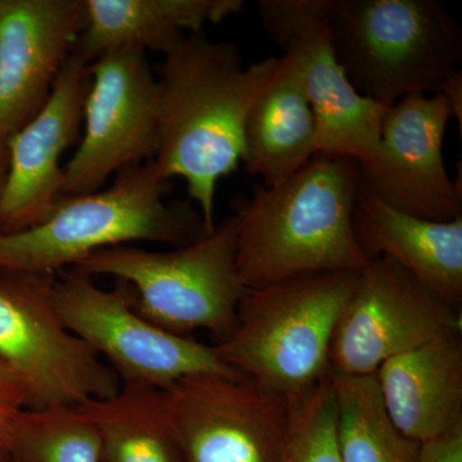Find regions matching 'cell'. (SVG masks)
<instances>
[{
    "mask_svg": "<svg viewBox=\"0 0 462 462\" xmlns=\"http://www.w3.org/2000/svg\"><path fill=\"white\" fill-rule=\"evenodd\" d=\"M281 57L245 66L238 45L185 35L157 69L161 178H181L207 229L214 231L217 182L238 169L249 111L281 67Z\"/></svg>",
    "mask_w": 462,
    "mask_h": 462,
    "instance_id": "cell-1",
    "label": "cell"
},
{
    "mask_svg": "<svg viewBox=\"0 0 462 462\" xmlns=\"http://www.w3.org/2000/svg\"><path fill=\"white\" fill-rule=\"evenodd\" d=\"M358 180L357 161L318 153L281 184L256 185L234 214L236 272L245 288L364 270L370 260L352 226Z\"/></svg>",
    "mask_w": 462,
    "mask_h": 462,
    "instance_id": "cell-2",
    "label": "cell"
},
{
    "mask_svg": "<svg viewBox=\"0 0 462 462\" xmlns=\"http://www.w3.org/2000/svg\"><path fill=\"white\" fill-rule=\"evenodd\" d=\"M171 188L152 161L98 191L60 197L42 223L0 233V273H58L100 249L134 242L178 248L211 234L189 200L167 202Z\"/></svg>",
    "mask_w": 462,
    "mask_h": 462,
    "instance_id": "cell-3",
    "label": "cell"
},
{
    "mask_svg": "<svg viewBox=\"0 0 462 462\" xmlns=\"http://www.w3.org/2000/svg\"><path fill=\"white\" fill-rule=\"evenodd\" d=\"M325 17L346 78L384 107L461 71L460 26L437 0H325Z\"/></svg>",
    "mask_w": 462,
    "mask_h": 462,
    "instance_id": "cell-4",
    "label": "cell"
},
{
    "mask_svg": "<svg viewBox=\"0 0 462 462\" xmlns=\"http://www.w3.org/2000/svg\"><path fill=\"white\" fill-rule=\"evenodd\" d=\"M358 273H310L245 289L229 338L215 345L227 366L287 400L330 374V346Z\"/></svg>",
    "mask_w": 462,
    "mask_h": 462,
    "instance_id": "cell-5",
    "label": "cell"
},
{
    "mask_svg": "<svg viewBox=\"0 0 462 462\" xmlns=\"http://www.w3.org/2000/svg\"><path fill=\"white\" fill-rule=\"evenodd\" d=\"M236 236L233 215L184 247L149 251L116 245L90 254L72 270L126 284L136 311L157 327L179 336L205 330L220 345L236 328L247 289L236 272Z\"/></svg>",
    "mask_w": 462,
    "mask_h": 462,
    "instance_id": "cell-6",
    "label": "cell"
},
{
    "mask_svg": "<svg viewBox=\"0 0 462 462\" xmlns=\"http://www.w3.org/2000/svg\"><path fill=\"white\" fill-rule=\"evenodd\" d=\"M51 300L67 329L107 360L121 384L165 391L197 374L242 375L221 360L215 346L162 329L139 314L124 282L103 289L84 273L60 272Z\"/></svg>",
    "mask_w": 462,
    "mask_h": 462,
    "instance_id": "cell-7",
    "label": "cell"
},
{
    "mask_svg": "<svg viewBox=\"0 0 462 462\" xmlns=\"http://www.w3.org/2000/svg\"><path fill=\"white\" fill-rule=\"evenodd\" d=\"M57 273H0V360L20 376L29 409L114 396L120 379L67 329L51 300Z\"/></svg>",
    "mask_w": 462,
    "mask_h": 462,
    "instance_id": "cell-8",
    "label": "cell"
},
{
    "mask_svg": "<svg viewBox=\"0 0 462 462\" xmlns=\"http://www.w3.org/2000/svg\"><path fill=\"white\" fill-rule=\"evenodd\" d=\"M83 136L63 166L60 197L103 189L111 176L152 162L158 149V83L144 51H108L89 65Z\"/></svg>",
    "mask_w": 462,
    "mask_h": 462,
    "instance_id": "cell-9",
    "label": "cell"
},
{
    "mask_svg": "<svg viewBox=\"0 0 462 462\" xmlns=\"http://www.w3.org/2000/svg\"><path fill=\"white\" fill-rule=\"evenodd\" d=\"M163 398L185 462H284L291 401L247 376H185Z\"/></svg>",
    "mask_w": 462,
    "mask_h": 462,
    "instance_id": "cell-10",
    "label": "cell"
},
{
    "mask_svg": "<svg viewBox=\"0 0 462 462\" xmlns=\"http://www.w3.org/2000/svg\"><path fill=\"white\" fill-rule=\"evenodd\" d=\"M461 331L460 311L392 258L376 257L358 273L337 325L330 373L373 376L389 358Z\"/></svg>",
    "mask_w": 462,
    "mask_h": 462,
    "instance_id": "cell-11",
    "label": "cell"
},
{
    "mask_svg": "<svg viewBox=\"0 0 462 462\" xmlns=\"http://www.w3.org/2000/svg\"><path fill=\"white\" fill-rule=\"evenodd\" d=\"M257 7L263 29L300 69L318 123L319 153L369 161L388 108L346 78L331 44L325 0H260Z\"/></svg>",
    "mask_w": 462,
    "mask_h": 462,
    "instance_id": "cell-12",
    "label": "cell"
},
{
    "mask_svg": "<svg viewBox=\"0 0 462 462\" xmlns=\"http://www.w3.org/2000/svg\"><path fill=\"white\" fill-rule=\"evenodd\" d=\"M451 118L440 93L407 97L385 112L375 154L360 170L387 205L437 223L462 217L461 180L449 178L443 157Z\"/></svg>",
    "mask_w": 462,
    "mask_h": 462,
    "instance_id": "cell-13",
    "label": "cell"
},
{
    "mask_svg": "<svg viewBox=\"0 0 462 462\" xmlns=\"http://www.w3.org/2000/svg\"><path fill=\"white\" fill-rule=\"evenodd\" d=\"M89 65L78 51H72L50 98L8 139L0 233L29 229L47 220L56 208L63 184L60 160L80 139Z\"/></svg>",
    "mask_w": 462,
    "mask_h": 462,
    "instance_id": "cell-14",
    "label": "cell"
},
{
    "mask_svg": "<svg viewBox=\"0 0 462 462\" xmlns=\"http://www.w3.org/2000/svg\"><path fill=\"white\" fill-rule=\"evenodd\" d=\"M87 23L85 0H0V147L50 98Z\"/></svg>",
    "mask_w": 462,
    "mask_h": 462,
    "instance_id": "cell-15",
    "label": "cell"
},
{
    "mask_svg": "<svg viewBox=\"0 0 462 462\" xmlns=\"http://www.w3.org/2000/svg\"><path fill=\"white\" fill-rule=\"evenodd\" d=\"M352 226L358 247L369 260L392 258L461 312L462 217L437 223L398 211L370 188L360 170Z\"/></svg>",
    "mask_w": 462,
    "mask_h": 462,
    "instance_id": "cell-16",
    "label": "cell"
},
{
    "mask_svg": "<svg viewBox=\"0 0 462 462\" xmlns=\"http://www.w3.org/2000/svg\"><path fill=\"white\" fill-rule=\"evenodd\" d=\"M374 378L385 412L404 437L424 445L462 430L461 334L389 358Z\"/></svg>",
    "mask_w": 462,
    "mask_h": 462,
    "instance_id": "cell-17",
    "label": "cell"
},
{
    "mask_svg": "<svg viewBox=\"0 0 462 462\" xmlns=\"http://www.w3.org/2000/svg\"><path fill=\"white\" fill-rule=\"evenodd\" d=\"M88 23L75 50L91 63L134 48L165 54L190 32L239 14L243 0H85Z\"/></svg>",
    "mask_w": 462,
    "mask_h": 462,
    "instance_id": "cell-18",
    "label": "cell"
},
{
    "mask_svg": "<svg viewBox=\"0 0 462 462\" xmlns=\"http://www.w3.org/2000/svg\"><path fill=\"white\" fill-rule=\"evenodd\" d=\"M281 67L249 111L242 162L264 187L281 184L319 153L314 111L293 58L282 54Z\"/></svg>",
    "mask_w": 462,
    "mask_h": 462,
    "instance_id": "cell-19",
    "label": "cell"
},
{
    "mask_svg": "<svg viewBox=\"0 0 462 462\" xmlns=\"http://www.w3.org/2000/svg\"><path fill=\"white\" fill-rule=\"evenodd\" d=\"M78 407L98 430L102 462H185L163 391L121 384L114 396Z\"/></svg>",
    "mask_w": 462,
    "mask_h": 462,
    "instance_id": "cell-20",
    "label": "cell"
},
{
    "mask_svg": "<svg viewBox=\"0 0 462 462\" xmlns=\"http://www.w3.org/2000/svg\"><path fill=\"white\" fill-rule=\"evenodd\" d=\"M342 462H420V443L391 421L373 376L330 373Z\"/></svg>",
    "mask_w": 462,
    "mask_h": 462,
    "instance_id": "cell-21",
    "label": "cell"
},
{
    "mask_svg": "<svg viewBox=\"0 0 462 462\" xmlns=\"http://www.w3.org/2000/svg\"><path fill=\"white\" fill-rule=\"evenodd\" d=\"M7 452L14 462H102L98 430L79 407L23 410Z\"/></svg>",
    "mask_w": 462,
    "mask_h": 462,
    "instance_id": "cell-22",
    "label": "cell"
},
{
    "mask_svg": "<svg viewBox=\"0 0 462 462\" xmlns=\"http://www.w3.org/2000/svg\"><path fill=\"white\" fill-rule=\"evenodd\" d=\"M284 462H342L337 434V402L330 375L291 401Z\"/></svg>",
    "mask_w": 462,
    "mask_h": 462,
    "instance_id": "cell-23",
    "label": "cell"
},
{
    "mask_svg": "<svg viewBox=\"0 0 462 462\" xmlns=\"http://www.w3.org/2000/svg\"><path fill=\"white\" fill-rule=\"evenodd\" d=\"M30 407L26 385L14 369L0 360V449L8 451L12 430L21 412Z\"/></svg>",
    "mask_w": 462,
    "mask_h": 462,
    "instance_id": "cell-24",
    "label": "cell"
},
{
    "mask_svg": "<svg viewBox=\"0 0 462 462\" xmlns=\"http://www.w3.org/2000/svg\"><path fill=\"white\" fill-rule=\"evenodd\" d=\"M420 462H462V430L421 445Z\"/></svg>",
    "mask_w": 462,
    "mask_h": 462,
    "instance_id": "cell-25",
    "label": "cell"
},
{
    "mask_svg": "<svg viewBox=\"0 0 462 462\" xmlns=\"http://www.w3.org/2000/svg\"><path fill=\"white\" fill-rule=\"evenodd\" d=\"M439 93L445 97L447 102H448L449 108H451L452 117H456L460 124V130L462 127V75L461 71L452 76L451 79L443 84L440 88Z\"/></svg>",
    "mask_w": 462,
    "mask_h": 462,
    "instance_id": "cell-26",
    "label": "cell"
},
{
    "mask_svg": "<svg viewBox=\"0 0 462 462\" xmlns=\"http://www.w3.org/2000/svg\"><path fill=\"white\" fill-rule=\"evenodd\" d=\"M5 170H7V148L0 147V191L5 181Z\"/></svg>",
    "mask_w": 462,
    "mask_h": 462,
    "instance_id": "cell-27",
    "label": "cell"
},
{
    "mask_svg": "<svg viewBox=\"0 0 462 462\" xmlns=\"http://www.w3.org/2000/svg\"><path fill=\"white\" fill-rule=\"evenodd\" d=\"M0 462H12L8 452L3 451V449H0Z\"/></svg>",
    "mask_w": 462,
    "mask_h": 462,
    "instance_id": "cell-28",
    "label": "cell"
},
{
    "mask_svg": "<svg viewBox=\"0 0 462 462\" xmlns=\"http://www.w3.org/2000/svg\"><path fill=\"white\" fill-rule=\"evenodd\" d=\"M11 461H12V460H11ZM12 462H14V461H12Z\"/></svg>",
    "mask_w": 462,
    "mask_h": 462,
    "instance_id": "cell-29",
    "label": "cell"
}]
</instances>
